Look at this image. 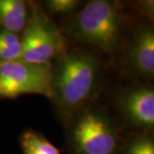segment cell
<instances>
[{"label": "cell", "instance_id": "6da1fadb", "mask_svg": "<svg viewBox=\"0 0 154 154\" xmlns=\"http://www.w3.org/2000/svg\"><path fill=\"white\" fill-rule=\"evenodd\" d=\"M102 63L96 53L80 47L69 49L51 65V99L63 121L93 102L102 86Z\"/></svg>", "mask_w": 154, "mask_h": 154}, {"label": "cell", "instance_id": "7a4b0ae2", "mask_svg": "<svg viewBox=\"0 0 154 154\" xmlns=\"http://www.w3.org/2000/svg\"><path fill=\"white\" fill-rule=\"evenodd\" d=\"M125 24L126 16L120 2L93 0L71 16L62 32L67 39L115 56L122 47Z\"/></svg>", "mask_w": 154, "mask_h": 154}, {"label": "cell", "instance_id": "3957f363", "mask_svg": "<svg viewBox=\"0 0 154 154\" xmlns=\"http://www.w3.org/2000/svg\"><path fill=\"white\" fill-rule=\"evenodd\" d=\"M69 154H117L122 139L114 117L94 101L82 105L65 122Z\"/></svg>", "mask_w": 154, "mask_h": 154}, {"label": "cell", "instance_id": "277c9868", "mask_svg": "<svg viewBox=\"0 0 154 154\" xmlns=\"http://www.w3.org/2000/svg\"><path fill=\"white\" fill-rule=\"evenodd\" d=\"M22 60L51 64L69 50L68 39L43 10L32 2V15L22 35Z\"/></svg>", "mask_w": 154, "mask_h": 154}, {"label": "cell", "instance_id": "5b68a950", "mask_svg": "<svg viewBox=\"0 0 154 154\" xmlns=\"http://www.w3.org/2000/svg\"><path fill=\"white\" fill-rule=\"evenodd\" d=\"M29 94L51 99V64L22 59L0 63V99Z\"/></svg>", "mask_w": 154, "mask_h": 154}, {"label": "cell", "instance_id": "8992f818", "mask_svg": "<svg viewBox=\"0 0 154 154\" xmlns=\"http://www.w3.org/2000/svg\"><path fill=\"white\" fill-rule=\"evenodd\" d=\"M116 109L128 126L138 132H151L154 126L152 85L137 82L122 89L116 99Z\"/></svg>", "mask_w": 154, "mask_h": 154}, {"label": "cell", "instance_id": "52a82bcc", "mask_svg": "<svg viewBox=\"0 0 154 154\" xmlns=\"http://www.w3.org/2000/svg\"><path fill=\"white\" fill-rule=\"evenodd\" d=\"M125 69L130 76L152 79L154 75V31L151 24H140L128 38Z\"/></svg>", "mask_w": 154, "mask_h": 154}, {"label": "cell", "instance_id": "ba28073f", "mask_svg": "<svg viewBox=\"0 0 154 154\" xmlns=\"http://www.w3.org/2000/svg\"><path fill=\"white\" fill-rule=\"evenodd\" d=\"M32 15V2L0 0V30L20 34Z\"/></svg>", "mask_w": 154, "mask_h": 154}, {"label": "cell", "instance_id": "9c48e42d", "mask_svg": "<svg viewBox=\"0 0 154 154\" xmlns=\"http://www.w3.org/2000/svg\"><path fill=\"white\" fill-rule=\"evenodd\" d=\"M20 145L23 154H61V150L40 133L26 129L20 136Z\"/></svg>", "mask_w": 154, "mask_h": 154}, {"label": "cell", "instance_id": "30bf717a", "mask_svg": "<svg viewBox=\"0 0 154 154\" xmlns=\"http://www.w3.org/2000/svg\"><path fill=\"white\" fill-rule=\"evenodd\" d=\"M117 154H154V139L151 132H137L122 140Z\"/></svg>", "mask_w": 154, "mask_h": 154}, {"label": "cell", "instance_id": "8fae6325", "mask_svg": "<svg viewBox=\"0 0 154 154\" xmlns=\"http://www.w3.org/2000/svg\"><path fill=\"white\" fill-rule=\"evenodd\" d=\"M22 38L20 34L0 30V63L21 59Z\"/></svg>", "mask_w": 154, "mask_h": 154}, {"label": "cell", "instance_id": "7c38bea8", "mask_svg": "<svg viewBox=\"0 0 154 154\" xmlns=\"http://www.w3.org/2000/svg\"><path fill=\"white\" fill-rule=\"evenodd\" d=\"M81 1L77 0H47L43 3L42 9L46 15L73 16L80 10Z\"/></svg>", "mask_w": 154, "mask_h": 154}, {"label": "cell", "instance_id": "4fadbf2b", "mask_svg": "<svg viewBox=\"0 0 154 154\" xmlns=\"http://www.w3.org/2000/svg\"><path fill=\"white\" fill-rule=\"evenodd\" d=\"M136 11L144 17L148 19V22H152L154 17V2L152 0H140L134 4Z\"/></svg>", "mask_w": 154, "mask_h": 154}]
</instances>
